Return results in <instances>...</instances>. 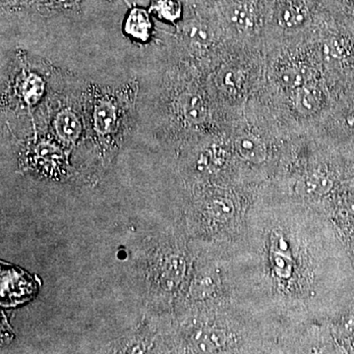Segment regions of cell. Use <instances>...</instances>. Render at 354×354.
Masks as SVG:
<instances>
[{
  "mask_svg": "<svg viewBox=\"0 0 354 354\" xmlns=\"http://www.w3.org/2000/svg\"><path fill=\"white\" fill-rule=\"evenodd\" d=\"M211 212L218 220H227L234 215V204L230 200L218 199L212 203Z\"/></svg>",
  "mask_w": 354,
  "mask_h": 354,
  "instance_id": "cell-16",
  "label": "cell"
},
{
  "mask_svg": "<svg viewBox=\"0 0 354 354\" xmlns=\"http://www.w3.org/2000/svg\"><path fill=\"white\" fill-rule=\"evenodd\" d=\"M53 127L57 136L68 143H75L82 132V123L75 111L64 109L55 115Z\"/></svg>",
  "mask_w": 354,
  "mask_h": 354,
  "instance_id": "cell-11",
  "label": "cell"
},
{
  "mask_svg": "<svg viewBox=\"0 0 354 354\" xmlns=\"http://www.w3.org/2000/svg\"><path fill=\"white\" fill-rule=\"evenodd\" d=\"M235 150L246 162L261 165L267 160L268 151L264 142L250 132H242L234 141Z\"/></svg>",
  "mask_w": 354,
  "mask_h": 354,
  "instance_id": "cell-8",
  "label": "cell"
},
{
  "mask_svg": "<svg viewBox=\"0 0 354 354\" xmlns=\"http://www.w3.org/2000/svg\"><path fill=\"white\" fill-rule=\"evenodd\" d=\"M19 85L20 97L27 106H32L41 100L44 94V84L43 79L36 74H29L23 77Z\"/></svg>",
  "mask_w": 354,
  "mask_h": 354,
  "instance_id": "cell-14",
  "label": "cell"
},
{
  "mask_svg": "<svg viewBox=\"0 0 354 354\" xmlns=\"http://www.w3.org/2000/svg\"><path fill=\"white\" fill-rule=\"evenodd\" d=\"M325 225L295 203L254 207L234 259L235 291L243 311L272 324L322 319L330 256Z\"/></svg>",
  "mask_w": 354,
  "mask_h": 354,
  "instance_id": "cell-1",
  "label": "cell"
},
{
  "mask_svg": "<svg viewBox=\"0 0 354 354\" xmlns=\"http://www.w3.org/2000/svg\"><path fill=\"white\" fill-rule=\"evenodd\" d=\"M124 31L133 39L148 41L153 31V23L148 11L141 7L130 9L125 19Z\"/></svg>",
  "mask_w": 354,
  "mask_h": 354,
  "instance_id": "cell-10",
  "label": "cell"
},
{
  "mask_svg": "<svg viewBox=\"0 0 354 354\" xmlns=\"http://www.w3.org/2000/svg\"><path fill=\"white\" fill-rule=\"evenodd\" d=\"M150 12L155 13L160 19L176 25L183 15V6L179 0H152Z\"/></svg>",
  "mask_w": 354,
  "mask_h": 354,
  "instance_id": "cell-13",
  "label": "cell"
},
{
  "mask_svg": "<svg viewBox=\"0 0 354 354\" xmlns=\"http://www.w3.org/2000/svg\"><path fill=\"white\" fill-rule=\"evenodd\" d=\"M313 72V69L310 68L307 65L291 62L279 67L277 76H278L279 85L293 93L305 84L316 79Z\"/></svg>",
  "mask_w": 354,
  "mask_h": 354,
  "instance_id": "cell-9",
  "label": "cell"
},
{
  "mask_svg": "<svg viewBox=\"0 0 354 354\" xmlns=\"http://www.w3.org/2000/svg\"><path fill=\"white\" fill-rule=\"evenodd\" d=\"M121 109L113 95H100L93 101L92 124L101 137L113 136L120 124Z\"/></svg>",
  "mask_w": 354,
  "mask_h": 354,
  "instance_id": "cell-2",
  "label": "cell"
},
{
  "mask_svg": "<svg viewBox=\"0 0 354 354\" xmlns=\"http://www.w3.org/2000/svg\"><path fill=\"white\" fill-rule=\"evenodd\" d=\"M246 75L236 66L221 67L214 78L218 92L228 99H236L243 94Z\"/></svg>",
  "mask_w": 354,
  "mask_h": 354,
  "instance_id": "cell-7",
  "label": "cell"
},
{
  "mask_svg": "<svg viewBox=\"0 0 354 354\" xmlns=\"http://www.w3.org/2000/svg\"><path fill=\"white\" fill-rule=\"evenodd\" d=\"M36 291V283L28 274L11 268L2 269L1 298L6 305L25 301Z\"/></svg>",
  "mask_w": 354,
  "mask_h": 354,
  "instance_id": "cell-4",
  "label": "cell"
},
{
  "mask_svg": "<svg viewBox=\"0 0 354 354\" xmlns=\"http://www.w3.org/2000/svg\"><path fill=\"white\" fill-rule=\"evenodd\" d=\"M293 109L302 116H312L322 111L326 101L325 90L320 81L314 79L291 93Z\"/></svg>",
  "mask_w": 354,
  "mask_h": 354,
  "instance_id": "cell-5",
  "label": "cell"
},
{
  "mask_svg": "<svg viewBox=\"0 0 354 354\" xmlns=\"http://www.w3.org/2000/svg\"><path fill=\"white\" fill-rule=\"evenodd\" d=\"M174 113L185 124L202 125L209 118V106L202 92L188 88L178 95L174 104Z\"/></svg>",
  "mask_w": 354,
  "mask_h": 354,
  "instance_id": "cell-3",
  "label": "cell"
},
{
  "mask_svg": "<svg viewBox=\"0 0 354 354\" xmlns=\"http://www.w3.org/2000/svg\"><path fill=\"white\" fill-rule=\"evenodd\" d=\"M227 337L225 330H208L200 333L197 337L198 348L203 353L216 351L227 342Z\"/></svg>",
  "mask_w": 354,
  "mask_h": 354,
  "instance_id": "cell-15",
  "label": "cell"
},
{
  "mask_svg": "<svg viewBox=\"0 0 354 354\" xmlns=\"http://www.w3.org/2000/svg\"><path fill=\"white\" fill-rule=\"evenodd\" d=\"M180 32L184 41L195 50L209 48L218 38L216 28L202 17L184 21Z\"/></svg>",
  "mask_w": 354,
  "mask_h": 354,
  "instance_id": "cell-6",
  "label": "cell"
},
{
  "mask_svg": "<svg viewBox=\"0 0 354 354\" xmlns=\"http://www.w3.org/2000/svg\"><path fill=\"white\" fill-rule=\"evenodd\" d=\"M346 123L349 127L354 128V109L348 113V118H346Z\"/></svg>",
  "mask_w": 354,
  "mask_h": 354,
  "instance_id": "cell-17",
  "label": "cell"
},
{
  "mask_svg": "<svg viewBox=\"0 0 354 354\" xmlns=\"http://www.w3.org/2000/svg\"><path fill=\"white\" fill-rule=\"evenodd\" d=\"M334 187V183L328 174L322 171L312 172L304 176L297 184V189L307 196H321L327 194Z\"/></svg>",
  "mask_w": 354,
  "mask_h": 354,
  "instance_id": "cell-12",
  "label": "cell"
}]
</instances>
